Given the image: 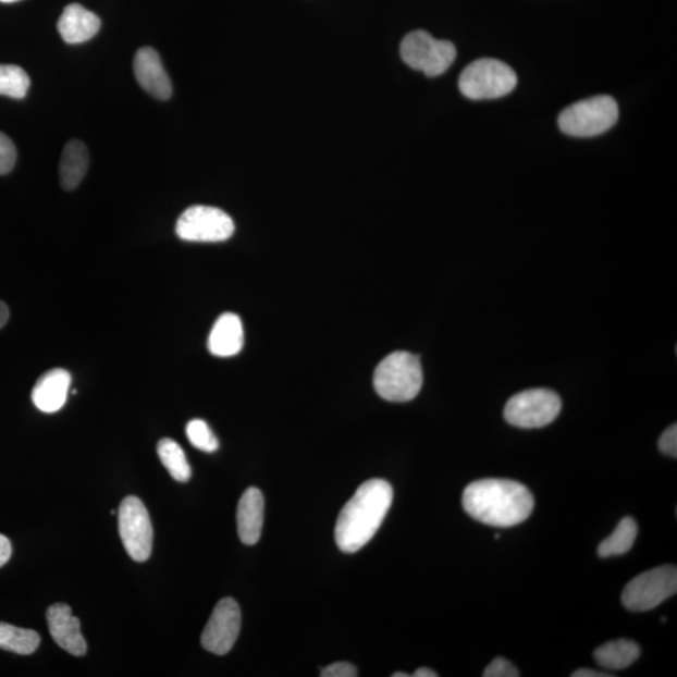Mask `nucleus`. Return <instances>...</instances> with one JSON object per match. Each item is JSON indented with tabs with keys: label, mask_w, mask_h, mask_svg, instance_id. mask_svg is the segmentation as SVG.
I'll return each mask as SVG.
<instances>
[{
	"label": "nucleus",
	"mask_w": 677,
	"mask_h": 677,
	"mask_svg": "<svg viewBox=\"0 0 677 677\" xmlns=\"http://www.w3.org/2000/svg\"><path fill=\"white\" fill-rule=\"evenodd\" d=\"M393 503V489L384 480L362 483L337 517L335 541L345 553L358 552L373 539Z\"/></svg>",
	"instance_id": "nucleus-1"
},
{
	"label": "nucleus",
	"mask_w": 677,
	"mask_h": 677,
	"mask_svg": "<svg viewBox=\"0 0 677 677\" xmlns=\"http://www.w3.org/2000/svg\"><path fill=\"white\" fill-rule=\"evenodd\" d=\"M464 508L476 521L493 527H512L532 515L533 495L526 485L508 480L470 483L461 497Z\"/></svg>",
	"instance_id": "nucleus-2"
},
{
	"label": "nucleus",
	"mask_w": 677,
	"mask_h": 677,
	"mask_svg": "<svg viewBox=\"0 0 677 677\" xmlns=\"http://www.w3.org/2000/svg\"><path fill=\"white\" fill-rule=\"evenodd\" d=\"M374 387L383 399L406 403L416 398L423 385V369L417 355L395 352L376 369Z\"/></svg>",
	"instance_id": "nucleus-3"
},
{
	"label": "nucleus",
	"mask_w": 677,
	"mask_h": 677,
	"mask_svg": "<svg viewBox=\"0 0 677 677\" xmlns=\"http://www.w3.org/2000/svg\"><path fill=\"white\" fill-rule=\"evenodd\" d=\"M618 120V106L613 97L596 96L574 103L559 114L558 126L566 135L593 137L605 134Z\"/></svg>",
	"instance_id": "nucleus-4"
},
{
	"label": "nucleus",
	"mask_w": 677,
	"mask_h": 677,
	"mask_svg": "<svg viewBox=\"0 0 677 677\" xmlns=\"http://www.w3.org/2000/svg\"><path fill=\"white\" fill-rule=\"evenodd\" d=\"M516 86V72L508 64L492 58L470 63L459 77L460 93L475 101L507 96Z\"/></svg>",
	"instance_id": "nucleus-5"
},
{
	"label": "nucleus",
	"mask_w": 677,
	"mask_h": 677,
	"mask_svg": "<svg viewBox=\"0 0 677 677\" xmlns=\"http://www.w3.org/2000/svg\"><path fill=\"white\" fill-rule=\"evenodd\" d=\"M401 54L410 69L435 77L451 67L457 49L448 40L435 39L426 30H415L404 37Z\"/></svg>",
	"instance_id": "nucleus-6"
},
{
	"label": "nucleus",
	"mask_w": 677,
	"mask_h": 677,
	"mask_svg": "<svg viewBox=\"0 0 677 677\" xmlns=\"http://www.w3.org/2000/svg\"><path fill=\"white\" fill-rule=\"evenodd\" d=\"M677 591V569L666 565L636 576L623 591V604L627 610L643 613L662 605Z\"/></svg>",
	"instance_id": "nucleus-7"
},
{
	"label": "nucleus",
	"mask_w": 677,
	"mask_h": 677,
	"mask_svg": "<svg viewBox=\"0 0 677 677\" xmlns=\"http://www.w3.org/2000/svg\"><path fill=\"white\" fill-rule=\"evenodd\" d=\"M563 409L558 394L549 390H528L512 396L505 418L510 426L522 429L543 428L553 422Z\"/></svg>",
	"instance_id": "nucleus-8"
},
{
	"label": "nucleus",
	"mask_w": 677,
	"mask_h": 677,
	"mask_svg": "<svg viewBox=\"0 0 677 677\" xmlns=\"http://www.w3.org/2000/svg\"><path fill=\"white\" fill-rule=\"evenodd\" d=\"M235 233V224L229 214L212 206L197 205L181 214L176 234L189 243H221Z\"/></svg>",
	"instance_id": "nucleus-9"
},
{
	"label": "nucleus",
	"mask_w": 677,
	"mask_h": 677,
	"mask_svg": "<svg viewBox=\"0 0 677 677\" xmlns=\"http://www.w3.org/2000/svg\"><path fill=\"white\" fill-rule=\"evenodd\" d=\"M119 531L123 546L136 563L150 558L153 544V527L141 500L130 495L119 509Z\"/></svg>",
	"instance_id": "nucleus-10"
},
{
	"label": "nucleus",
	"mask_w": 677,
	"mask_h": 677,
	"mask_svg": "<svg viewBox=\"0 0 677 677\" xmlns=\"http://www.w3.org/2000/svg\"><path fill=\"white\" fill-rule=\"evenodd\" d=\"M242 629V611L234 599H222L201 636L205 650L214 655H226L234 648Z\"/></svg>",
	"instance_id": "nucleus-11"
},
{
	"label": "nucleus",
	"mask_w": 677,
	"mask_h": 677,
	"mask_svg": "<svg viewBox=\"0 0 677 677\" xmlns=\"http://www.w3.org/2000/svg\"><path fill=\"white\" fill-rule=\"evenodd\" d=\"M49 632L57 645L73 656L87 654V642L81 632V623L72 615V610L65 604H54L46 613Z\"/></svg>",
	"instance_id": "nucleus-12"
},
{
	"label": "nucleus",
	"mask_w": 677,
	"mask_h": 677,
	"mask_svg": "<svg viewBox=\"0 0 677 677\" xmlns=\"http://www.w3.org/2000/svg\"><path fill=\"white\" fill-rule=\"evenodd\" d=\"M134 70L136 79L147 94L161 101L172 96V84L163 69L159 53L150 47H144L135 56Z\"/></svg>",
	"instance_id": "nucleus-13"
},
{
	"label": "nucleus",
	"mask_w": 677,
	"mask_h": 677,
	"mask_svg": "<svg viewBox=\"0 0 677 677\" xmlns=\"http://www.w3.org/2000/svg\"><path fill=\"white\" fill-rule=\"evenodd\" d=\"M71 382L67 370L56 368L47 371L33 387V404L44 413L61 410L67 402Z\"/></svg>",
	"instance_id": "nucleus-14"
},
{
	"label": "nucleus",
	"mask_w": 677,
	"mask_h": 677,
	"mask_svg": "<svg viewBox=\"0 0 677 677\" xmlns=\"http://www.w3.org/2000/svg\"><path fill=\"white\" fill-rule=\"evenodd\" d=\"M57 28L65 44L79 45L97 35L101 29V20L85 7L73 3L64 8Z\"/></svg>",
	"instance_id": "nucleus-15"
},
{
	"label": "nucleus",
	"mask_w": 677,
	"mask_h": 677,
	"mask_svg": "<svg viewBox=\"0 0 677 677\" xmlns=\"http://www.w3.org/2000/svg\"><path fill=\"white\" fill-rule=\"evenodd\" d=\"M263 515H266V500L260 490H246L237 506V532L244 544L253 546L261 537Z\"/></svg>",
	"instance_id": "nucleus-16"
},
{
	"label": "nucleus",
	"mask_w": 677,
	"mask_h": 677,
	"mask_svg": "<svg viewBox=\"0 0 677 677\" xmlns=\"http://www.w3.org/2000/svg\"><path fill=\"white\" fill-rule=\"evenodd\" d=\"M244 327L242 319L233 312L222 313L214 321L210 336L209 350L214 357L229 358L242 352Z\"/></svg>",
	"instance_id": "nucleus-17"
},
{
	"label": "nucleus",
	"mask_w": 677,
	"mask_h": 677,
	"mask_svg": "<svg viewBox=\"0 0 677 677\" xmlns=\"http://www.w3.org/2000/svg\"><path fill=\"white\" fill-rule=\"evenodd\" d=\"M88 167L89 152L87 146L78 139H72L64 146L61 157V186L67 192L77 188L86 176Z\"/></svg>",
	"instance_id": "nucleus-18"
},
{
	"label": "nucleus",
	"mask_w": 677,
	"mask_h": 677,
	"mask_svg": "<svg viewBox=\"0 0 677 677\" xmlns=\"http://www.w3.org/2000/svg\"><path fill=\"white\" fill-rule=\"evenodd\" d=\"M641 655V649L631 640H615L605 643L594 651L596 663L606 670H624L631 666Z\"/></svg>",
	"instance_id": "nucleus-19"
},
{
	"label": "nucleus",
	"mask_w": 677,
	"mask_h": 677,
	"mask_svg": "<svg viewBox=\"0 0 677 677\" xmlns=\"http://www.w3.org/2000/svg\"><path fill=\"white\" fill-rule=\"evenodd\" d=\"M39 643L40 636L37 631L0 623V649L19 655H32Z\"/></svg>",
	"instance_id": "nucleus-20"
},
{
	"label": "nucleus",
	"mask_w": 677,
	"mask_h": 677,
	"mask_svg": "<svg viewBox=\"0 0 677 677\" xmlns=\"http://www.w3.org/2000/svg\"><path fill=\"white\" fill-rule=\"evenodd\" d=\"M636 536H638V525L632 517H625L616 527L615 532L600 543L599 556L608 558L625 555L632 549Z\"/></svg>",
	"instance_id": "nucleus-21"
},
{
	"label": "nucleus",
	"mask_w": 677,
	"mask_h": 677,
	"mask_svg": "<svg viewBox=\"0 0 677 677\" xmlns=\"http://www.w3.org/2000/svg\"><path fill=\"white\" fill-rule=\"evenodd\" d=\"M157 454H159L163 467L169 470L173 480L187 482L192 478V467L188 465L184 450L177 442L171 438H163L157 444Z\"/></svg>",
	"instance_id": "nucleus-22"
},
{
	"label": "nucleus",
	"mask_w": 677,
	"mask_h": 677,
	"mask_svg": "<svg viewBox=\"0 0 677 677\" xmlns=\"http://www.w3.org/2000/svg\"><path fill=\"white\" fill-rule=\"evenodd\" d=\"M30 79L26 71L14 64H0V96L22 99L27 96Z\"/></svg>",
	"instance_id": "nucleus-23"
},
{
	"label": "nucleus",
	"mask_w": 677,
	"mask_h": 677,
	"mask_svg": "<svg viewBox=\"0 0 677 677\" xmlns=\"http://www.w3.org/2000/svg\"><path fill=\"white\" fill-rule=\"evenodd\" d=\"M186 434L189 443L197 450L212 453L219 448L218 438L214 436L209 424L202 419L192 420L186 427Z\"/></svg>",
	"instance_id": "nucleus-24"
},
{
	"label": "nucleus",
	"mask_w": 677,
	"mask_h": 677,
	"mask_svg": "<svg viewBox=\"0 0 677 677\" xmlns=\"http://www.w3.org/2000/svg\"><path fill=\"white\" fill-rule=\"evenodd\" d=\"M16 148L10 137L0 132V176L7 175L14 169Z\"/></svg>",
	"instance_id": "nucleus-25"
},
{
	"label": "nucleus",
	"mask_w": 677,
	"mask_h": 677,
	"mask_svg": "<svg viewBox=\"0 0 677 677\" xmlns=\"http://www.w3.org/2000/svg\"><path fill=\"white\" fill-rule=\"evenodd\" d=\"M519 675L521 674L516 666L503 657L494 658L483 673L484 677H518Z\"/></svg>",
	"instance_id": "nucleus-26"
},
{
	"label": "nucleus",
	"mask_w": 677,
	"mask_h": 677,
	"mask_svg": "<svg viewBox=\"0 0 677 677\" xmlns=\"http://www.w3.org/2000/svg\"><path fill=\"white\" fill-rule=\"evenodd\" d=\"M658 450L662 451L666 456L676 458L677 457V426L673 424L668 427L666 431L660 436L658 441Z\"/></svg>",
	"instance_id": "nucleus-27"
},
{
	"label": "nucleus",
	"mask_w": 677,
	"mask_h": 677,
	"mask_svg": "<svg viewBox=\"0 0 677 677\" xmlns=\"http://www.w3.org/2000/svg\"><path fill=\"white\" fill-rule=\"evenodd\" d=\"M358 668L350 663H335L321 670V677H355L358 676Z\"/></svg>",
	"instance_id": "nucleus-28"
},
{
	"label": "nucleus",
	"mask_w": 677,
	"mask_h": 677,
	"mask_svg": "<svg viewBox=\"0 0 677 677\" xmlns=\"http://www.w3.org/2000/svg\"><path fill=\"white\" fill-rule=\"evenodd\" d=\"M12 556V543L5 536L0 534V567H3Z\"/></svg>",
	"instance_id": "nucleus-29"
},
{
	"label": "nucleus",
	"mask_w": 677,
	"mask_h": 677,
	"mask_svg": "<svg viewBox=\"0 0 677 677\" xmlns=\"http://www.w3.org/2000/svg\"><path fill=\"white\" fill-rule=\"evenodd\" d=\"M571 676L574 677H611L613 674L600 673L591 670V668H580V670L575 672Z\"/></svg>",
	"instance_id": "nucleus-30"
},
{
	"label": "nucleus",
	"mask_w": 677,
	"mask_h": 677,
	"mask_svg": "<svg viewBox=\"0 0 677 677\" xmlns=\"http://www.w3.org/2000/svg\"><path fill=\"white\" fill-rule=\"evenodd\" d=\"M8 319H10V310L3 301H0V329L7 324Z\"/></svg>",
	"instance_id": "nucleus-31"
},
{
	"label": "nucleus",
	"mask_w": 677,
	"mask_h": 677,
	"mask_svg": "<svg viewBox=\"0 0 677 677\" xmlns=\"http://www.w3.org/2000/svg\"><path fill=\"white\" fill-rule=\"evenodd\" d=\"M415 677H436L438 674L431 670V668L422 667L418 668V670L413 675Z\"/></svg>",
	"instance_id": "nucleus-32"
},
{
	"label": "nucleus",
	"mask_w": 677,
	"mask_h": 677,
	"mask_svg": "<svg viewBox=\"0 0 677 677\" xmlns=\"http://www.w3.org/2000/svg\"><path fill=\"white\" fill-rule=\"evenodd\" d=\"M15 2H20V0H0V3H7V4L15 3Z\"/></svg>",
	"instance_id": "nucleus-33"
},
{
	"label": "nucleus",
	"mask_w": 677,
	"mask_h": 677,
	"mask_svg": "<svg viewBox=\"0 0 677 677\" xmlns=\"http://www.w3.org/2000/svg\"><path fill=\"white\" fill-rule=\"evenodd\" d=\"M393 677H409V675L403 674V673H396V674H393Z\"/></svg>",
	"instance_id": "nucleus-34"
},
{
	"label": "nucleus",
	"mask_w": 677,
	"mask_h": 677,
	"mask_svg": "<svg viewBox=\"0 0 677 677\" xmlns=\"http://www.w3.org/2000/svg\"><path fill=\"white\" fill-rule=\"evenodd\" d=\"M111 515H112V516H114V515H115V510H114V509H112V510H111Z\"/></svg>",
	"instance_id": "nucleus-35"
}]
</instances>
